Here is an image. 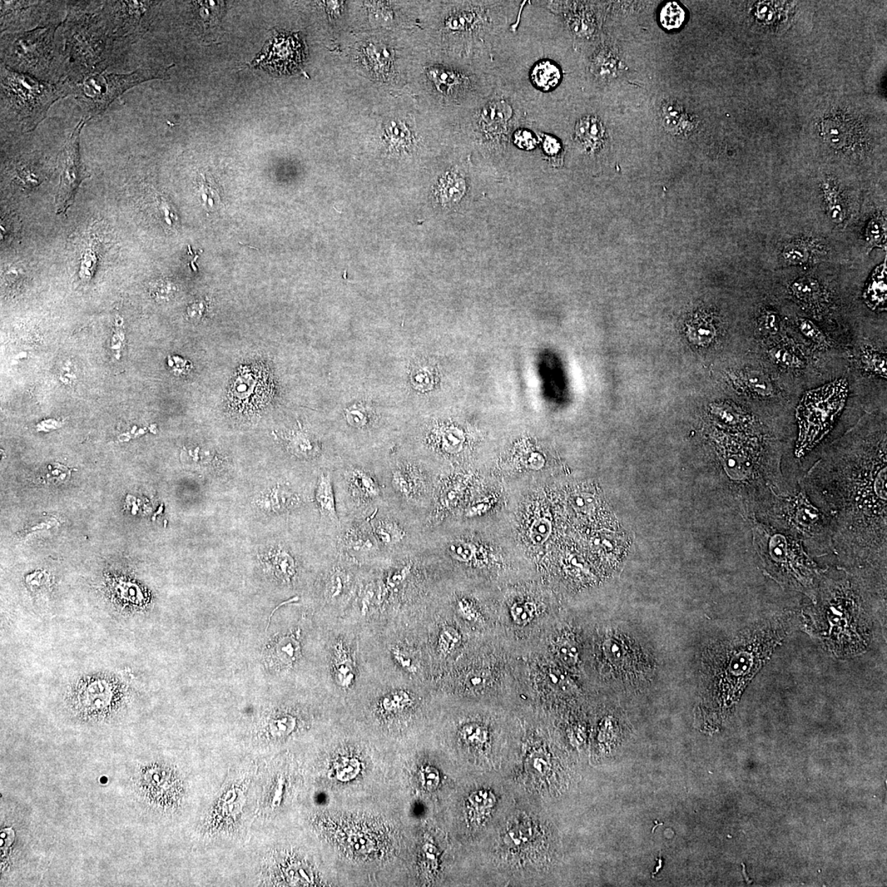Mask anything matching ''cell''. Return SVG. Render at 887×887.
<instances>
[{"mask_svg":"<svg viewBox=\"0 0 887 887\" xmlns=\"http://www.w3.org/2000/svg\"><path fill=\"white\" fill-rule=\"evenodd\" d=\"M856 430L834 446L800 480L807 497L829 518L833 551L852 564L886 566V438Z\"/></svg>","mask_w":887,"mask_h":887,"instance_id":"6da1fadb","label":"cell"},{"mask_svg":"<svg viewBox=\"0 0 887 887\" xmlns=\"http://www.w3.org/2000/svg\"><path fill=\"white\" fill-rule=\"evenodd\" d=\"M556 23L542 1H523L492 56L498 83L536 113L556 110L566 76L553 37Z\"/></svg>","mask_w":887,"mask_h":887,"instance_id":"7a4b0ae2","label":"cell"},{"mask_svg":"<svg viewBox=\"0 0 887 887\" xmlns=\"http://www.w3.org/2000/svg\"><path fill=\"white\" fill-rule=\"evenodd\" d=\"M799 484L797 493L776 495L755 520L799 540L809 554L820 557L834 552L829 518L811 502Z\"/></svg>","mask_w":887,"mask_h":887,"instance_id":"3957f363","label":"cell"},{"mask_svg":"<svg viewBox=\"0 0 887 887\" xmlns=\"http://www.w3.org/2000/svg\"><path fill=\"white\" fill-rule=\"evenodd\" d=\"M64 83H49L1 64V125L30 132L46 120L49 108L67 97Z\"/></svg>","mask_w":887,"mask_h":887,"instance_id":"277c9868","label":"cell"},{"mask_svg":"<svg viewBox=\"0 0 887 887\" xmlns=\"http://www.w3.org/2000/svg\"><path fill=\"white\" fill-rule=\"evenodd\" d=\"M752 523L753 544L767 573L781 585L811 590L821 572L799 540L757 520Z\"/></svg>","mask_w":887,"mask_h":887,"instance_id":"5b68a950","label":"cell"},{"mask_svg":"<svg viewBox=\"0 0 887 887\" xmlns=\"http://www.w3.org/2000/svg\"><path fill=\"white\" fill-rule=\"evenodd\" d=\"M529 111L514 93L497 82L488 97L468 108L471 138L480 151L503 156L509 151L514 128Z\"/></svg>","mask_w":887,"mask_h":887,"instance_id":"8992f818","label":"cell"},{"mask_svg":"<svg viewBox=\"0 0 887 887\" xmlns=\"http://www.w3.org/2000/svg\"><path fill=\"white\" fill-rule=\"evenodd\" d=\"M849 385L838 379L819 388L807 391L796 410L799 433L795 457L800 459L815 448L829 434L845 408Z\"/></svg>","mask_w":887,"mask_h":887,"instance_id":"52a82bcc","label":"cell"},{"mask_svg":"<svg viewBox=\"0 0 887 887\" xmlns=\"http://www.w3.org/2000/svg\"><path fill=\"white\" fill-rule=\"evenodd\" d=\"M56 28V25L48 24L31 31L4 35L1 39L2 63L43 80L53 61Z\"/></svg>","mask_w":887,"mask_h":887,"instance_id":"ba28073f","label":"cell"},{"mask_svg":"<svg viewBox=\"0 0 887 887\" xmlns=\"http://www.w3.org/2000/svg\"><path fill=\"white\" fill-rule=\"evenodd\" d=\"M156 74L138 70L128 74L97 73L77 81L63 82L68 95H73L87 120L101 116L123 93L143 82L158 78Z\"/></svg>","mask_w":887,"mask_h":887,"instance_id":"9c48e42d","label":"cell"},{"mask_svg":"<svg viewBox=\"0 0 887 887\" xmlns=\"http://www.w3.org/2000/svg\"><path fill=\"white\" fill-rule=\"evenodd\" d=\"M87 120V118H82L78 123L59 155L61 173L56 199L57 214L68 209L82 181L90 177L82 166L80 155V135Z\"/></svg>","mask_w":887,"mask_h":887,"instance_id":"30bf717a","label":"cell"},{"mask_svg":"<svg viewBox=\"0 0 887 887\" xmlns=\"http://www.w3.org/2000/svg\"><path fill=\"white\" fill-rule=\"evenodd\" d=\"M275 32L252 64L272 73H293L299 68L304 57L300 39L294 34Z\"/></svg>","mask_w":887,"mask_h":887,"instance_id":"8fae6325","label":"cell"},{"mask_svg":"<svg viewBox=\"0 0 887 887\" xmlns=\"http://www.w3.org/2000/svg\"><path fill=\"white\" fill-rule=\"evenodd\" d=\"M573 139L584 151H598L606 139V128L601 118L595 115L583 116L578 118L573 126Z\"/></svg>","mask_w":887,"mask_h":887,"instance_id":"7c38bea8","label":"cell"},{"mask_svg":"<svg viewBox=\"0 0 887 887\" xmlns=\"http://www.w3.org/2000/svg\"><path fill=\"white\" fill-rule=\"evenodd\" d=\"M824 246L812 240H793L785 246L781 252L783 261L787 265L802 266L810 263L821 255L826 254Z\"/></svg>","mask_w":887,"mask_h":887,"instance_id":"4fadbf2b","label":"cell"},{"mask_svg":"<svg viewBox=\"0 0 887 887\" xmlns=\"http://www.w3.org/2000/svg\"><path fill=\"white\" fill-rule=\"evenodd\" d=\"M467 191V180L457 171L450 170L439 178L435 195L445 206L458 203Z\"/></svg>","mask_w":887,"mask_h":887,"instance_id":"5bb4252c","label":"cell"},{"mask_svg":"<svg viewBox=\"0 0 887 887\" xmlns=\"http://www.w3.org/2000/svg\"><path fill=\"white\" fill-rule=\"evenodd\" d=\"M299 502V498L296 494L281 485L262 495L259 500V507L269 512L285 511L293 508Z\"/></svg>","mask_w":887,"mask_h":887,"instance_id":"9a60e30c","label":"cell"},{"mask_svg":"<svg viewBox=\"0 0 887 887\" xmlns=\"http://www.w3.org/2000/svg\"><path fill=\"white\" fill-rule=\"evenodd\" d=\"M315 498L321 513L333 521H337L338 516H337L333 484H332L329 473L320 476L316 485Z\"/></svg>","mask_w":887,"mask_h":887,"instance_id":"2e32d148","label":"cell"},{"mask_svg":"<svg viewBox=\"0 0 887 887\" xmlns=\"http://www.w3.org/2000/svg\"><path fill=\"white\" fill-rule=\"evenodd\" d=\"M264 562L275 576L281 581L289 582L296 573L295 562L284 549L273 550L266 554Z\"/></svg>","mask_w":887,"mask_h":887,"instance_id":"e0dca14e","label":"cell"},{"mask_svg":"<svg viewBox=\"0 0 887 887\" xmlns=\"http://www.w3.org/2000/svg\"><path fill=\"white\" fill-rule=\"evenodd\" d=\"M886 262L875 271L864 293V299L871 309L883 307L886 302Z\"/></svg>","mask_w":887,"mask_h":887,"instance_id":"ac0fdd59","label":"cell"},{"mask_svg":"<svg viewBox=\"0 0 887 887\" xmlns=\"http://www.w3.org/2000/svg\"><path fill=\"white\" fill-rule=\"evenodd\" d=\"M349 480L352 492L356 497L366 502L380 497V490L378 483L364 471H354Z\"/></svg>","mask_w":887,"mask_h":887,"instance_id":"d6986e66","label":"cell"},{"mask_svg":"<svg viewBox=\"0 0 887 887\" xmlns=\"http://www.w3.org/2000/svg\"><path fill=\"white\" fill-rule=\"evenodd\" d=\"M824 195L827 216L830 220L837 225L844 223L848 216V209L839 190L833 186L826 185L824 188Z\"/></svg>","mask_w":887,"mask_h":887,"instance_id":"ffe728a7","label":"cell"},{"mask_svg":"<svg viewBox=\"0 0 887 887\" xmlns=\"http://www.w3.org/2000/svg\"><path fill=\"white\" fill-rule=\"evenodd\" d=\"M688 338L697 345L705 346L712 343L717 334L712 320L707 316H700L688 325Z\"/></svg>","mask_w":887,"mask_h":887,"instance_id":"44dd1931","label":"cell"},{"mask_svg":"<svg viewBox=\"0 0 887 887\" xmlns=\"http://www.w3.org/2000/svg\"><path fill=\"white\" fill-rule=\"evenodd\" d=\"M300 643L294 635L283 637L275 643L273 657L280 665L290 666L300 655Z\"/></svg>","mask_w":887,"mask_h":887,"instance_id":"7402d4cb","label":"cell"},{"mask_svg":"<svg viewBox=\"0 0 887 887\" xmlns=\"http://www.w3.org/2000/svg\"><path fill=\"white\" fill-rule=\"evenodd\" d=\"M790 290L793 295L798 300L806 304H814L821 299L822 290L817 280L810 278L797 280L792 284Z\"/></svg>","mask_w":887,"mask_h":887,"instance_id":"603a6c76","label":"cell"},{"mask_svg":"<svg viewBox=\"0 0 887 887\" xmlns=\"http://www.w3.org/2000/svg\"><path fill=\"white\" fill-rule=\"evenodd\" d=\"M374 537L385 546H395L405 538V533L397 523L380 520L375 524Z\"/></svg>","mask_w":887,"mask_h":887,"instance_id":"cb8c5ba5","label":"cell"},{"mask_svg":"<svg viewBox=\"0 0 887 887\" xmlns=\"http://www.w3.org/2000/svg\"><path fill=\"white\" fill-rule=\"evenodd\" d=\"M865 239L870 249L883 246L886 239V222L883 215L876 214L872 218L867 226Z\"/></svg>","mask_w":887,"mask_h":887,"instance_id":"d4e9b609","label":"cell"},{"mask_svg":"<svg viewBox=\"0 0 887 887\" xmlns=\"http://www.w3.org/2000/svg\"><path fill=\"white\" fill-rule=\"evenodd\" d=\"M686 20V12L676 2L664 5L660 13V23L668 31L680 28Z\"/></svg>","mask_w":887,"mask_h":887,"instance_id":"484cf974","label":"cell"},{"mask_svg":"<svg viewBox=\"0 0 887 887\" xmlns=\"http://www.w3.org/2000/svg\"><path fill=\"white\" fill-rule=\"evenodd\" d=\"M743 380H745L747 387L752 392L763 396V397H767L773 392V385L770 379L765 374L760 373V371H748L743 376Z\"/></svg>","mask_w":887,"mask_h":887,"instance_id":"4316f807","label":"cell"},{"mask_svg":"<svg viewBox=\"0 0 887 887\" xmlns=\"http://www.w3.org/2000/svg\"><path fill=\"white\" fill-rule=\"evenodd\" d=\"M862 363L866 370L871 371L876 375L886 378V356L876 353V352L867 350L862 355Z\"/></svg>","mask_w":887,"mask_h":887,"instance_id":"83f0119b","label":"cell"},{"mask_svg":"<svg viewBox=\"0 0 887 887\" xmlns=\"http://www.w3.org/2000/svg\"><path fill=\"white\" fill-rule=\"evenodd\" d=\"M557 652L559 657L567 665L574 666L578 662V648L572 638L567 636L559 638L557 643Z\"/></svg>","mask_w":887,"mask_h":887,"instance_id":"f1b7e54d","label":"cell"},{"mask_svg":"<svg viewBox=\"0 0 887 887\" xmlns=\"http://www.w3.org/2000/svg\"><path fill=\"white\" fill-rule=\"evenodd\" d=\"M393 487L402 497L409 498L414 492L416 483L407 471L398 470L394 473Z\"/></svg>","mask_w":887,"mask_h":887,"instance_id":"f546056e","label":"cell"},{"mask_svg":"<svg viewBox=\"0 0 887 887\" xmlns=\"http://www.w3.org/2000/svg\"><path fill=\"white\" fill-rule=\"evenodd\" d=\"M388 138L395 144L400 146L409 145L411 142L410 132L407 128L401 123L391 121L385 128Z\"/></svg>","mask_w":887,"mask_h":887,"instance_id":"4dcf8cb0","label":"cell"},{"mask_svg":"<svg viewBox=\"0 0 887 887\" xmlns=\"http://www.w3.org/2000/svg\"><path fill=\"white\" fill-rule=\"evenodd\" d=\"M347 547L355 551H368L374 547V542L368 535L352 530L346 539Z\"/></svg>","mask_w":887,"mask_h":887,"instance_id":"1f68e13d","label":"cell"},{"mask_svg":"<svg viewBox=\"0 0 887 887\" xmlns=\"http://www.w3.org/2000/svg\"><path fill=\"white\" fill-rule=\"evenodd\" d=\"M770 354L772 359L776 364L786 366V368H799L802 364L801 360L786 349H773Z\"/></svg>","mask_w":887,"mask_h":887,"instance_id":"d6a6232c","label":"cell"},{"mask_svg":"<svg viewBox=\"0 0 887 887\" xmlns=\"http://www.w3.org/2000/svg\"><path fill=\"white\" fill-rule=\"evenodd\" d=\"M359 771L360 764L358 761L352 758H345L340 761L337 767L336 775L340 781H347L354 779Z\"/></svg>","mask_w":887,"mask_h":887,"instance_id":"836d02e7","label":"cell"},{"mask_svg":"<svg viewBox=\"0 0 887 887\" xmlns=\"http://www.w3.org/2000/svg\"><path fill=\"white\" fill-rule=\"evenodd\" d=\"M798 325H799L802 333L807 338L814 341L815 343L819 345H825L826 344L825 335L814 322L807 319H800L798 321Z\"/></svg>","mask_w":887,"mask_h":887,"instance_id":"e575fe53","label":"cell"},{"mask_svg":"<svg viewBox=\"0 0 887 887\" xmlns=\"http://www.w3.org/2000/svg\"><path fill=\"white\" fill-rule=\"evenodd\" d=\"M551 533V522L547 519H540L533 524L531 538L535 544L541 545L547 541Z\"/></svg>","mask_w":887,"mask_h":887,"instance_id":"d590c367","label":"cell"},{"mask_svg":"<svg viewBox=\"0 0 887 887\" xmlns=\"http://www.w3.org/2000/svg\"><path fill=\"white\" fill-rule=\"evenodd\" d=\"M337 677L342 686L348 687L353 681V667L349 657L341 656L336 666Z\"/></svg>","mask_w":887,"mask_h":887,"instance_id":"8d00e7d4","label":"cell"},{"mask_svg":"<svg viewBox=\"0 0 887 887\" xmlns=\"http://www.w3.org/2000/svg\"><path fill=\"white\" fill-rule=\"evenodd\" d=\"M290 445L291 449L299 456L309 457V456L314 454V445H312L311 440L304 435L299 434L294 435L291 439Z\"/></svg>","mask_w":887,"mask_h":887,"instance_id":"74e56055","label":"cell"},{"mask_svg":"<svg viewBox=\"0 0 887 887\" xmlns=\"http://www.w3.org/2000/svg\"><path fill=\"white\" fill-rule=\"evenodd\" d=\"M512 616L518 624H526L534 617L535 607L532 603L521 602L515 604L512 608Z\"/></svg>","mask_w":887,"mask_h":887,"instance_id":"f35d334b","label":"cell"},{"mask_svg":"<svg viewBox=\"0 0 887 887\" xmlns=\"http://www.w3.org/2000/svg\"><path fill=\"white\" fill-rule=\"evenodd\" d=\"M760 325L767 333L776 335L780 330V317L774 311H765L761 316Z\"/></svg>","mask_w":887,"mask_h":887,"instance_id":"ab89813d","label":"cell"},{"mask_svg":"<svg viewBox=\"0 0 887 887\" xmlns=\"http://www.w3.org/2000/svg\"><path fill=\"white\" fill-rule=\"evenodd\" d=\"M197 5L200 7V14L205 23H211L213 20H216V16L220 14L221 4L217 2L206 1L196 2Z\"/></svg>","mask_w":887,"mask_h":887,"instance_id":"60d3db41","label":"cell"},{"mask_svg":"<svg viewBox=\"0 0 887 887\" xmlns=\"http://www.w3.org/2000/svg\"><path fill=\"white\" fill-rule=\"evenodd\" d=\"M373 49L374 51H371V52L374 54V57L370 56V58L371 61H374V68H378V71L385 70L386 68H389V63L391 61V56L389 51H386L385 48L381 49L376 46H374Z\"/></svg>","mask_w":887,"mask_h":887,"instance_id":"b9f144b4","label":"cell"},{"mask_svg":"<svg viewBox=\"0 0 887 887\" xmlns=\"http://www.w3.org/2000/svg\"><path fill=\"white\" fill-rule=\"evenodd\" d=\"M449 552L453 557L462 562H468L473 557V550L469 544L463 542H456L451 544Z\"/></svg>","mask_w":887,"mask_h":887,"instance_id":"7bdbcfd3","label":"cell"},{"mask_svg":"<svg viewBox=\"0 0 887 887\" xmlns=\"http://www.w3.org/2000/svg\"><path fill=\"white\" fill-rule=\"evenodd\" d=\"M422 778L423 785L429 790L435 789L439 785L440 776L439 773L435 768L426 767L422 771Z\"/></svg>","mask_w":887,"mask_h":887,"instance_id":"ee69618b","label":"cell"},{"mask_svg":"<svg viewBox=\"0 0 887 887\" xmlns=\"http://www.w3.org/2000/svg\"><path fill=\"white\" fill-rule=\"evenodd\" d=\"M459 640V634L453 628H445L442 634V646L445 651L453 648Z\"/></svg>","mask_w":887,"mask_h":887,"instance_id":"f6af8a7d","label":"cell"},{"mask_svg":"<svg viewBox=\"0 0 887 887\" xmlns=\"http://www.w3.org/2000/svg\"><path fill=\"white\" fill-rule=\"evenodd\" d=\"M470 730L472 732H470L469 730L466 729L465 734H464L465 737L467 738V740L469 741L472 742V743H482L485 740V732L479 729V728H474V727L471 728Z\"/></svg>","mask_w":887,"mask_h":887,"instance_id":"bcb514c9","label":"cell"},{"mask_svg":"<svg viewBox=\"0 0 887 887\" xmlns=\"http://www.w3.org/2000/svg\"><path fill=\"white\" fill-rule=\"evenodd\" d=\"M470 685L472 687H482L484 683V678L480 676H473L470 677Z\"/></svg>","mask_w":887,"mask_h":887,"instance_id":"7dc6e473","label":"cell"}]
</instances>
